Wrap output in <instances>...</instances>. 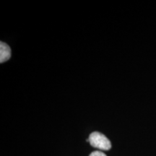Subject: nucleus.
Listing matches in <instances>:
<instances>
[{"instance_id":"nucleus-1","label":"nucleus","mask_w":156,"mask_h":156,"mask_svg":"<svg viewBox=\"0 0 156 156\" xmlns=\"http://www.w3.org/2000/svg\"><path fill=\"white\" fill-rule=\"evenodd\" d=\"M89 142L93 147L101 151H109L112 148L110 140L104 134L98 132H94L89 136Z\"/></svg>"},{"instance_id":"nucleus-2","label":"nucleus","mask_w":156,"mask_h":156,"mask_svg":"<svg viewBox=\"0 0 156 156\" xmlns=\"http://www.w3.org/2000/svg\"><path fill=\"white\" fill-rule=\"evenodd\" d=\"M11 57L10 47L6 43L0 42V62H7Z\"/></svg>"},{"instance_id":"nucleus-3","label":"nucleus","mask_w":156,"mask_h":156,"mask_svg":"<svg viewBox=\"0 0 156 156\" xmlns=\"http://www.w3.org/2000/svg\"><path fill=\"white\" fill-rule=\"evenodd\" d=\"M89 156H107V155L101 151H94L91 154H90Z\"/></svg>"}]
</instances>
